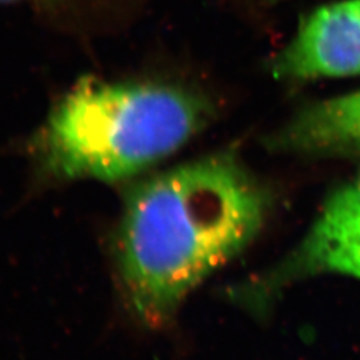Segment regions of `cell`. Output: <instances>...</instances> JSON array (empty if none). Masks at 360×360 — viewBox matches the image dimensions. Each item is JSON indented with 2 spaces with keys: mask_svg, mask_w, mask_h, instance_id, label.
Returning <instances> with one entry per match:
<instances>
[{
  "mask_svg": "<svg viewBox=\"0 0 360 360\" xmlns=\"http://www.w3.org/2000/svg\"><path fill=\"white\" fill-rule=\"evenodd\" d=\"M38 3V1H47V0H0V4H19V3Z\"/></svg>",
  "mask_w": 360,
  "mask_h": 360,
  "instance_id": "6",
  "label": "cell"
},
{
  "mask_svg": "<svg viewBox=\"0 0 360 360\" xmlns=\"http://www.w3.org/2000/svg\"><path fill=\"white\" fill-rule=\"evenodd\" d=\"M326 274L360 281V179L335 191L302 242L243 296L259 307L285 285Z\"/></svg>",
  "mask_w": 360,
  "mask_h": 360,
  "instance_id": "3",
  "label": "cell"
},
{
  "mask_svg": "<svg viewBox=\"0 0 360 360\" xmlns=\"http://www.w3.org/2000/svg\"><path fill=\"white\" fill-rule=\"evenodd\" d=\"M270 193L235 155H208L138 183L116 238L134 315L162 326L210 275L257 239Z\"/></svg>",
  "mask_w": 360,
  "mask_h": 360,
  "instance_id": "1",
  "label": "cell"
},
{
  "mask_svg": "<svg viewBox=\"0 0 360 360\" xmlns=\"http://www.w3.org/2000/svg\"><path fill=\"white\" fill-rule=\"evenodd\" d=\"M281 80L360 75V0H342L309 13L271 63Z\"/></svg>",
  "mask_w": 360,
  "mask_h": 360,
  "instance_id": "4",
  "label": "cell"
},
{
  "mask_svg": "<svg viewBox=\"0 0 360 360\" xmlns=\"http://www.w3.org/2000/svg\"><path fill=\"white\" fill-rule=\"evenodd\" d=\"M210 115L202 96L175 84L83 77L50 112L35 154L58 178L129 179L190 142Z\"/></svg>",
  "mask_w": 360,
  "mask_h": 360,
  "instance_id": "2",
  "label": "cell"
},
{
  "mask_svg": "<svg viewBox=\"0 0 360 360\" xmlns=\"http://www.w3.org/2000/svg\"><path fill=\"white\" fill-rule=\"evenodd\" d=\"M271 144L291 154L360 158V90L304 108Z\"/></svg>",
  "mask_w": 360,
  "mask_h": 360,
  "instance_id": "5",
  "label": "cell"
}]
</instances>
